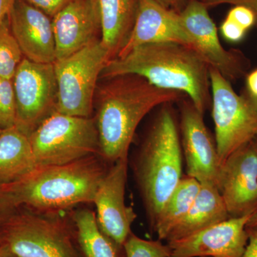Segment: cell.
Here are the masks:
<instances>
[{
    "instance_id": "1",
    "label": "cell",
    "mask_w": 257,
    "mask_h": 257,
    "mask_svg": "<svg viewBox=\"0 0 257 257\" xmlns=\"http://www.w3.org/2000/svg\"><path fill=\"white\" fill-rule=\"evenodd\" d=\"M106 79L96 89L94 119L99 155L111 165L128 159L137 128L150 111L157 106L180 100L183 93L155 87L135 74Z\"/></svg>"
},
{
    "instance_id": "2",
    "label": "cell",
    "mask_w": 257,
    "mask_h": 257,
    "mask_svg": "<svg viewBox=\"0 0 257 257\" xmlns=\"http://www.w3.org/2000/svg\"><path fill=\"white\" fill-rule=\"evenodd\" d=\"M209 67L192 47L177 42H157L140 45L123 57L108 61L100 78L140 76L155 87L185 94L204 114L211 101Z\"/></svg>"
},
{
    "instance_id": "3",
    "label": "cell",
    "mask_w": 257,
    "mask_h": 257,
    "mask_svg": "<svg viewBox=\"0 0 257 257\" xmlns=\"http://www.w3.org/2000/svg\"><path fill=\"white\" fill-rule=\"evenodd\" d=\"M110 164L99 155L64 165H36L21 178L0 187L17 207L58 214L79 204H93Z\"/></svg>"
},
{
    "instance_id": "4",
    "label": "cell",
    "mask_w": 257,
    "mask_h": 257,
    "mask_svg": "<svg viewBox=\"0 0 257 257\" xmlns=\"http://www.w3.org/2000/svg\"><path fill=\"white\" fill-rule=\"evenodd\" d=\"M128 164L153 231L162 208L183 177L180 133L170 104L162 105Z\"/></svg>"
},
{
    "instance_id": "5",
    "label": "cell",
    "mask_w": 257,
    "mask_h": 257,
    "mask_svg": "<svg viewBox=\"0 0 257 257\" xmlns=\"http://www.w3.org/2000/svg\"><path fill=\"white\" fill-rule=\"evenodd\" d=\"M0 229L19 257H82L70 214L15 213Z\"/></svg>"
},
{
    "instance_id": "6",
    "label": "cell",
    "mask_w": 257,
    "mask_h": 257,
    "mask_svg": "<svg viewBox=\"0 0 257 257\" xmlns=\"http://www.w3.org/2000/svg\"><path fill=\"white\" fill-rule=\"evenodd\" d=\"M36 165H64L99 155L94 117L55 111L29 137Z\"/></svg>"
},
{
    "instance_id": "7",
    "label": "cell",
    "mask_w": 257,
    "mask_h": 257,
    "mask_svg": "<svg viewBox=\"0 0 257 257\" xmlns=\"http://www.w3.org/2000/svg\"><path fill=\"white\" fill-rule=\"evenodd\" d=\"M212 117L219 163L257 138V98L248 92L239 95L229 81L209 67Z\"/></svg>"
},
{
    "instance_id": "8",
    "label": "cell",
    "mask_w": 257,
    "mask_h": 257,
    "mask_svg": "<svg viewBox=\"0 0 257 257\" xmlns=\"http://www.w3.org/2000/svg\"><path fill=\"white\" fill-rule=\"evenodd\" d=\"M109 60V53L98 38L69 57L56 60L54 67L58 87L56 111L92 117L96 83Z\"/></svg>"
},
{
    "instance_id": "9",
    "label": "cell",
    "mask_w": 257,
    "mask_h": 257,
    "mask_svg": "<svg viewBox=\"0 0 257 257\" xmlns=\"http://www.w3.org/2000/svg\"><path fill=\"white\" fill-rule=\"evenodd\" d=\"M13 82L15 126L29 138L57 109L58 87L54 63H38L24 57Z\"/></svg>"
},
{
    "instance_id": "10",
    "label": "cell",
    "mask_w": 257,
    "mask_h": 257,
    "mask_svg": "<svg viewBox=\"0 0 257 257\" xmlns=\"http://www.w3.org/2000/svg\"><path fill=\"white\" fill-rule=\"evenodd\" d=\"M207 8L200 0H191L179 13L192 47L209 67L219 71L228 80L241 78L248 69L247 59L239 51L226 50L223 47Z\"/></svg>"
},
{
    "instance_id": "11",
    "label": "cell",
    "mask_w": 257,
    "mask_h": 257,
    "mask_svg": "<svg viewBox=\"0 0 257 257\" xmlns=\"http://www.w3.org/2000/svg\"><path fill=\"white\" fill-rule=\"evenodd\" d=\"M217 188L230 217L257 211V143L234 152L221 166Z\"/></svg>"
},
{
    "instance_id": "12",
    "label": "cell",
    "mask_w": 257,
    "mask_h": 257,
    "mask_svg": "<svg viewBox=\"0 0 257 257\" xmlns=\"http://www.w3.org/2000/svg\"><path fill=\"white\" fill-rule=\"evenodd\" d=\"M128 168V159L111 164L93 202L96 221L101 231L123 246L138 216L133 208L125 203Z\"/></svg>"
},
{
    "instance_id": "13",
    "label": "cell",
    "mask_w": 257,
    "mask_h": 257,
    "mask_svg": "<svg viewBox=\"0 0 257 257\" xmlns=\"http://www.w3.org/2000/svg\"><path fill=\"white\" fill-rule=\"evenodd\" d=\"M203 115L190 100L182 102L179 124L181 145L187 175L200 184L217 187L221 165L216 142L204 124Z\"/></svg>"
},
{
    "instance_id": "14",
    "label": "cell",
    "mask_w": 257,
    "mask_h": 257,
    "mask_svg": "<svg viewBox=\"0 0 257 257\" xmlns=\"http://www.w3.org/2000/svg\"><path fill=\"white\" fill-rule=\"evenodd\" d=\"M252 215L229 218L168 242L172 250L170 257H242L248 241L246 224Z\"/></svg>"
},
{
    "instance_id": "15",
    "label": "cell",
    "mask_w": 257,
    "mask_h": 257,
    "mask_svg": "<svg viewBox=\"0 0 257 257\" xmlns=\"http://www.w3.org/2000/svg\"><path fill=\"white\" fill-rule=\"evenodd\" d=\"M8 19L25 58L38 63L55 62L52 18L25 0H15Z\"/></svg>"
},
{
    "instance_id": "16",
    "label": "cell",
    "mask_w": 257,
    "mask_h": 257,
    "mask_svg": "<svg viewBox=\"0 0 257 257\" xmlns=\"http://www.w3.org/2000/svg\"><path fill=\"white\" fill-rule=\"evenodd\" d=\"M52 28L56 60L82 50L101 32L95 0H72L52 18Z\"/></svg>"
},
{
    "instance_id": "17",
    "label": "cell",
    "mask_w": 257,
    "mask_h": 257,
    "mask_svg": "<svg viewBox=\"0 0 257 257\" xmlns=\"http://www.w3.org/2000/svg\"><path fill=\"white\" fill-rule=\"evenodd\" d=\"M167 42L192 47L179 13L164 8L155 0H140L133 30L116 57L126 55L140 45Z\"/></svg>"
},
{
    "instance_id": "18",
    "label": "cell",
    "mask_w": 257,
    "mask_h": 257,
    "mask_svg": "<svg viewBox=\"0 0 257 257\" xmlns=\"http://www.w3.org/2000/svg\"><path fill=\"white\" fill-rule=\"evenodd\" d=\"M229 218L217 187L211 184H201L192 207L172 229L165 241L168 243L183 239Z\"/></svg>"
},
{
    "instance_id": "19",
    "label": "cell",
    "mask_w": 257,
    "mask_h": 257,
    "mask_svg": "<svg viewBox=\"0 0 257 257\" xmlns=\"http://www.w3.org/2000/svg\"><path fill=\"white\" fill-rule=\"evenodd\" d=\"M140 0H95L100 18L101 43L110 60L116 57L133 30Z\"/></svg>"
},
{
    "instance_id": "20",
    "label": "cell",
    "mask_w": 257,
    "mask_h": 257,
    "mask_svg": "<svg viewBox=\"0 0 257 257\" xmlns=\"http://www.w3.org/2000/svg\"><path fill=\"white\" fill-rule=\"evenodd\" d=\"M36 166L30 139L16 126L0 132V187L12 183Z\"/></svg>"
},
{
    "instance_id": "21",
    "label": "cell",
    "mask_w": 257,
    "mask_h": 257,
    "mask_svg": "<svg viewBox=\"0 0 257 257\" xmlns=\"http://www.w3.org/2000/svg\"><path fill=\"white\" fill-rule=\"evenodd\" d=\"M69 214L82 257H126L124 246L101 231L95 211L89 208H79Z\"/></svg>"
},
{
    "instance_id": "22",
    "label": "cell",
    "mask_w": 257,
    "mask_h": 257,
    "mask_svg": "<svg viewBox=\"0 0 257 257\" xmlns=\"http://www.w3.org/2000/svg\"><path fill=\"white\" fill-rule=\"evenodd\" d=\"M201 184L195 178L183 176L165 203L153 231L159 239L166 240L172 229L183 219L197 197Z\"/></svg>"
},
{
    "instance_id": "23",
    "label": "cell",
    "mask_w": 257,
    "mask_h": 257,
    "mask_svg": "<svg viewBox=\"0 0 257 257\" xmlns=\"http://www.w3.org/2000/svg\"><path fill=\"white\" fill-rule=\"evenodd\" d=\"M23 58L22 51L12 33L7 19L0 25V77L13 79Z\"/></svg>"
},
{
    "instance_id": "24",
    "label": "cell",
    "mask_w": 257,
    "mask_h": 257,
    "mask_svg": "<svg viewBox=\"0 0 257 257\" xmlns=\"http://www.w3.org/2000/svg\"><path fill=\"white\" fill-rule=\"evenodd\" d=\"M126 257H170L172 250L161 240L151 241L139 237L132 231L124 243Z\"/></svg>"
},
{
    "instance_id": "25",
    "label": "cell",
    "mask_w": 257,
    "mask_h": 257,
    "mask_svg": "<svg viewBox=\"0 0 257 257\" xmlns=\"http://www.w3.org/2000/svg\"><path fill=\"white\" fill-rule=\"evenodd\" d=\"M16 106L13 79L0 77V131L13 127Z\"/></svg>"
},
{
    "instance_id": "26",
    "label": "cell",
    "mask_w": 257,
    "mask_h": 257,
    "mask_svg": "<svg viewBox=\"0 0 257 257\" xmlns=\"http://www.w3.org/2000/svg\"><path fill=\"white\" fill-rule=\"evenodd\" d=\"M256 15L251 8L243 5H237L230 10L226 18L237 23L246 31L254 25Z\"/></svg>"
},
{
    "instance_id": "27",
    "label": "cell",
    "mask_w": 257,
    "mask_h": 257,
    "mask_svg": "<svg viewBox=\"0 0 257 257\" xmlns=\"http://www.w3.org/2000/svg\"><path fill=\"white\" fill-rule=\"evenodd\" d=\"M25 1L52 19L72 0H25Z\"/></svg>"
},
{
    "instance_id": "28",
    "label": "cell",
    "mask_w": 257,
    "mask_h": 257,
    "mask_svg": "<svg viewBox=\"0 0 257 257\" xmlns=\"http://www.w3.org/2000/svg\"><path fill=\"white\" fill-rule=\"evenodd\" d=\"M220 30L224 38L232 42H239L242 40L246 33V30L227 18L221 24Z\"/></svg>"
},
{
    "instance_id": "29",
    "label": "cell",
    "mask_w": 257,
    "mask_h": 257,
    "mask_svg": "<svg viewBox=\"0 0 257 257\" xmlns=\"http://www.w3.org/2000/svg\"><path fill=\"white\" fill-rule=\"evenodd\" d=\"M207 7L221 4H231L235 6L243 5L251 8L257 14V0H200Z\"/></svg>"
},
{
    "instance_id": "30",
    "label": "cell",
    "mask_w": 257,
    "mask_h": 257,
    "mask_svg": "<svg viewBox=\"0 0 257 257\" xmlns=\"http://www.w3.org/2000/svg\"><path fill=\"white\" fill-rule=\"evenodd\" d=\"M17 208L9 198L0 191V217L8 220L10 216L15 214L14 211Z\"/></svg>"
},
{
    "instance_id": "31",
    "label": "cell",
    "mask_w": 257,
    "mask_h": 257,
    "mask_svg": "<svg viewBox=\"0 0 257 257\" xmlns=\"http://www.w3.org/2000/svg\"><path fill=\"white\" fill-rule=\"evenodd\" d=\"M248 241L242 257H257V231L246 229Z\"/></svg>"
},
{
    "instance_id": "32",
    "label": "cell",
    "mask_w": 257,
    "mask_h": 257,
    "mask_svg": "<svg viewBox=\"0 0 257 257\" xmlns=\"http://www.w3.org/2000/svg\"><path fill=\"white\" fill-rule=\"evenodd\" d=\"M164 8L179 13L191 0H155Z\"/></svg>"
},
{
    "instance_id": "33",
    "label": "cell",
    "mask_w": 257,
    "mask_h": 257,
    "mask_svg": "<svg viewBox=\"0 0 257 257\" xmlns=\"http://www.w3.org/2000/svg\"><path fill=\"white\" fill-rule=\"evenodd\" d=\"M15 0H0V25L8 18Z\"/></svg>"
},
{
    "instance_id": "34",
    "label": "cell",
    "mask_w": 257,
    "mask_h": 257,
    "mask_svg": "<svg viewBox=\"0 0 257 257\" xmlns=\"http://www.w3.org/2000/svg\"><path fill=\"white\" fill-rule=\"evenodd\" d=\"M247 92L251 96L257 98V69H255L246 77Z\"/></svg>"
},
{
    "instance_id": "35",
    "label": "cell",
    "mask_w": 257,
    "mask_h": 257,
    "mask_svg": "<svg viewBox=\"0 0 257 257\" xmlns=\"http://www.w3.org/2000/svg\"><path fill=\"white\" fill-rule=\"evenodd\" d=\"M0 257H19L13 251L10 246L4 242L0 246Z\"/></svg>"
},
{
    "instance_id": "36",
    "label": "cell",
    "mask_w": 257,
    "mask_h": 257,
    "mask_svg": "<svg viewBox=\"0 0 257 257\" xmlns=\"http://www.w3.org/2000/svg\"><path fill=\"white\" fill-rule=\"evenodd\" d=\"M246 229L257 231V211L251 216L246 224Z\"/></svg>"
},
{
    "instance_id": "37",
    "label": "cell",
    "mask_w": 257,
    "mask_h": 257,
    "mask_svg": "<svg viewBox=\"0 0 257 257\" xmlns=\"http://www.w3.org/2000/svg\"><path fill=\"white\" fill-rule=\"evenodd\" d=\"M5 242L4 234H3V231L0 229V246Z\"/></svg>"
},
{
    "instance_id": "38",
    "label": "cell",
    "mask_w": 257,
    "mask_h": 257,
    "mask_svg": "<svg viewBox=\"0 0 257 257\" xmlns=\"http://www.w3.org/2000/svg\"><path fill=\"white\" fill-rule=\"evenodd\" d=\"M202 257H209V256H202Z\"/></svg>"
}]
</instances>
